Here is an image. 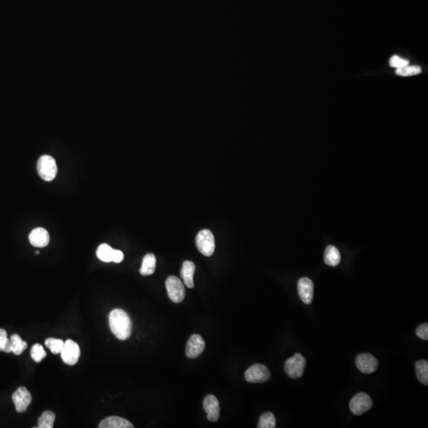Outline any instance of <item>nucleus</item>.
Here are the masks:
<instances>
[{
  "mask_svg": "<svg viewBox=\"0 0 428 428\" xmlns=\"http://www.w3.org/2000/svg\"><path fill=\"white\" fill-rule=\"evenodd\" d=\"M31 355L33 360L36 362H40L46 357V352L44 350V347L39 343H36L35 345L33 346L32 348H31Z\"/></svg>",
  "mask_w": 428,
  "mask_h": 428,
  "instance_id": "a878e982",
  "label": "nucleus"
},
{
  "mask_svg": "<svg viewBox=\"0 0 428 428\" xmlns=\"http://www.w3.org/2000/svg\"><path fill=\"white\" fill-rule=\"evenodd\" d=\"M325 263L330 266H336L339 265L341 261V256L338 248L335 246L329 245L325 250Z\"/></svg>",
  "mask_w": 428,
  "mask_h": 428,
  "instance_id": "a211bd4d",
  "label": "nucleus"
},
{
  "mask_svg": "<svg viewBox=\"0 0 428 428\" xmlns=\"http://www.w3.org/2000/svg\"><path fill=\"white\" fill-rule=\"evenodd\" d=\"M416 373L417 379L425 386L428 385V362L427 360L416 362Z\"/></svg>",
  "mask_w": 428,
  "mask_h": 428,
  "instance_id": "6ab92c4d",
  "label": "nucleus"
},
{
  "mask_svg": "<svg viewBox=\"0 0 428 428\" xmlns=\"http://www.w3.org/2000/svg\"><path fill=\"white\" fill-rule=\"evenodd\" d=\"M113 252L114 249L110 245H108L107 244H102L99 246L96 255L98 258L102 262L110 263L112 262V259H113Z\"/></svg>",
  "mask_w": 428,
  "mask_h": 428,
  "instance_id": "412c9836",
  "label": "nucleus"
},
{
  "mask_svg": "<svg viewBox=\"0 0 428 428\" xmlns=\"http://www.w3.org/2000/svg\"><path fill=\"white\" fill-rule=\"evenodd\" d=\"M99 428H133L130 421L118 416H110L100 423Z\"/></svg>",
  "mask_w": 428,
  "mask_h": 428,
  "instance_id": "2eb2a0df",
  "label": "nucleus"
},
{
  "mask_svg": "<svg viewBox=\"0 0 428 428\" xmlns=\"http://www.w3.org/2000/svg\"><path fill=\"white\" fill-rule=\"evenodd\" d=\"M355 364L362 373L370 374L378 369L379 362L373 355L365 353L358 355L355 359Z\"/></svg>",
  "mask_w": 428,
  "mask_h": 428,
  "instance_id": "1a4fd4ad",
  "label": "nucleus"
},
{
  "mask_svg": "<svg viewBox=\"0 0 428 428\" xmlns=\"http://www.w3.org/2000/svg\"><path fill=\"white\" fill-rule=\"evenodd\" d=\"M271 373L266 365L262 364H255L250 366L245 373L246 381L250 383H263L270 379Z\"/></svg>",
  "mask_w": 428,
  "mask_h": 428,
  "instance_id": "423d86ee",
  "label": "nucleus"
},
{
  "mask_svg": "<svg viewBox=\"0 0 428 428\" xmlns=\"http://www.w3.org/2000/svg\"><path fill=\"white\" fill-rule=\"evenodd\" d=\"M205 343L202 337L198 334L191 335L187 342L186 355L190 359L198 357L205 350Z\"/></svg>",
  "mask_w": 428,
  "mask_h": 428,
  "instance_id": "9b49d317",
  "label": "nucleus"
},
{
  "mask_svg": "<svg viewBox=\"0 0 428 428\" xmlns=\"http://www.w3.org/2000/svg\"><path fill=\"white\" fill-rule=\"evenodd\" d=\"M313 281L309 278H301L297 282V291L300 299L304 304H309L313 302Z\"/></svg>",
  "mask_w": 428,
  "mask_h": 428,
  "instance_id": "f8f14e48",
  "label": "nucleus"
},
{
  "mask_svg": "<svg viewBox=\"0 0 428 428\" xmlns=\"http://www.w3.org/2000/svg\"><path fill=\"white\" fill-rule=\"evenodd\" d=\"M203 408L207 414V419L211 422H217L220 417V404L217 398L213 395L205 396Z\"/></svg>",
  "mask_w": 428,
  "mask_h": 428,
  "instance_id": "ddd939ff",
  "label": "nucleus"
},
{
  "mask_svg": "<svg viewBox=\"0 0 428 428\" xmlns=\"http://www.w3.org/2000/svg\"><path fill=\"white\" fill-rule=\"evenodd\" d=\"M305 365V359L300 354L296 353L293 357L286 360L284 365L285 371L290 378L296 379L302 376Z\"/></svg>",
  "mask_w": 428,
  "mask_h": 428,
  "instance_id": "20e7f679",
  "label": "nucleus"
},
{
  "mask_svg": "<svg viewBox=\"0 0 428 428\" xmlns=\"http://www.w3.org/2000/svg\"><path fill=\"white\" fill-rule=\"evenodd\" d=\"M12 400L17 412L22 413L27 411L29 405L31 404L32 396L31 393L27 390V388L21 386L14 392Z\"/></svg>",
  "mask_w": 428,
  "mask_h": 428,
  "instance_id": "9d476101",
  "label": "nucleus"
},
{
  "mask_svg": "<svg viewBox=\"0 0 428 428\" xmlns=\"http://www.w3.org/2000/svg\"><path fill=\"white\" fill-rule=\"evenodd\" d=\"M31 244L36 248H45L49 244V234L43 228H37L31 231L29 235Z\"/></svg>",
  "mask_w": 428,
  "mask_h": 428,
  "instance_id": "4468645a",
  "label": "nucleus"
},
{
  "mask_svg": "<svg viewBox=\"0 0 428 428\" xmlns=\"http://www.w3.org/2000/svg\"><path fill=\"white\" fill-rule=\"evenodd\" d=\"M390 65L392 67L395 68H400V67H404L407 65H409V61L404 59L399 56H393L390 60Z\"/></svg>",
  "mask_w": 428,
  "mask_h": 428,
  "instance_id": "cd10ccee",
  "label": "nucleus"
},
{
  "mask_svg": "<svg viewBox=\"0 0 428 428\" xmlns=\"http://www.w3.org/2000/svg\"><path fill=\"white\" fill-rule=\"evenodd\" d=\"M372 406H373V401L371 398L365 393H359L356 394L351 399L349 404L350 410L355 416H361L364 414L372 408Z\"/></svg>",
  "mask_w": 428,
  "mask_h": 428,
  "instance_id": "0eeeda50",
  "label": "nucleus"
},
{
  "mask_svg": "<svg viewBox=\"0 0 428 428\" xmlns=\"http://www.w3.org/2000/svg\"><path fill=\"white\" fill-rule=\"evenodd\" d=\"M422 68L420 66H410L409 65L400 68H396V74L400 76H412L421 73Z\"/></svg>",
  "mask_w": 428,
  "mask_h": 428,
  "instance_id": "393cba45",
  "label": "nucleus"
},
{
  "mask_svg": "<svg viewBox=\"0 0 428 428\" xmlns=\"http://www.w3.org/2000/svg\"><path fill=\"white\" fill-rule=\"evenodd\" d=\"M276 427V419L272 412H265L260 416L259 428H274Z\"/></svg>",
  "mask_w": 428,
  "mask_h": 428,
  "instance_id": "5701e85b",
  "label": "nucleus"
},
{
  "mask_svg": "<svg viewBox=\"0 0 428 428\" xmlns=\"http://www.w3.org/2000/svg\"><path fill=\"white\" fill-rule=\"evenodd\" d=\"M10 342L11 352H13L14 355H21L28 347L27 342L23 341V339H21V337L17 334H14L10 336Z\"/></svg>",
  "mask_w": 428,
  "mask_h": 428,
  "instance_id": "aec40b11",
  "label": "nucleus"
},
{
  "mask_svg": "<svg viewBox=\"0 0 428 428\" xmlns=\"http://www.w3.org/2000/svg\"><path fill=\"white\" fill-rule=\"evenodd\" d=\"M45 343V346L49 347L51 352L54 355L61 354V351L63 349L64 345H65V342L62 339H54V338L47 339Z\"/></svg>",
  "mask_w": 428,
  "mask_h": 428,
  "instance_id": "b1692460",
  "label": "nucleus"
},
{
  "mask_svg": "<svg viewBox=\"0 0 428 428\" xmlns=\"http://www.w3.org/2000/svg\"><path fill=\"white\" fill-rule=\"evenodd\" d=\"M195 272V265L191 261H185L183 267L181 269V277L183 278V283L188 288L192 289L195 286L194 274Z\"/></svg>",
  "mask_w": 428,
  "mask_h": 428,
  "instance_id": "dca6fc26",
  "label": "nucleus"
},
{
  "mask_svg": "<svg viewBox=\"0 0 428 428\" xmlns=\"http://www.w3.org/2000/svg\"><path fill=\"white\" fill-rule=\"evenodd\" d=\"M157 266V259L154 254L148 253L143 259L140 273L143 276H148L153 274Z\"/></svg>",
  "mask_w": 428,
  "mask_h": 428,
  "instance_id": "f3484780",
  "label": "nucleus"
},
{
  "mask_svg": "<svg viewBox=\"0 0 428 428\" xmlns=\"http://www.w3.org/2000/svg\"><path fill=\"white\" fill-rule=\"evenodd\" d=\"M166 288L169 298L174 303L179 304L185 298L186 291L183 282L175 276H170L166 280Z\"/></svg>",
  "mask_w": 428,
  "mask_h": 428,
  "instance_id": "39448f33",
  "label": "nucleus"
},
{
  "mask_svg": "<svg viewBox=\"0 0 428 428\" xmlns=\"http://www.w3.org/2000/svg\"><path fill=\"white\" fill-rule=\"evenodd\" d=\"M196 245L203 256H211L215 251V239L212 231L209 230L199 231L196 237Z\"/></svg>",
  "mask_w": 428,
  "mask_h": 428,
  "instance_id": "7ed1b4c3",
  "label": "nucleus"
},
{
  "mask_svg": "<svg viewBox=\"0 0 428 428\" xmlns=\"http://www.w3.org/2000/svg\"><path fill=\"white\" fill-rule=\"evenodd\" d=\"M36 254H37V255H39V252H36Z\"/></svg>",
  "mask_w": 428,
  "mask_h": 428,
  "instance_id": "7c9ffc66",
  "label": "nucleus"
},
{
  "mask_svg": "<svg viewBox=\"0 0 428 428\" xmlns=\"http://www.w3.org/2000/svg\"><path fill=\"white\" fill-rule=\"evenodd\" d=\"M109 324L112 332L120 340H126L132 333V321L124 310L120 309L111 311Z\"/></svg>",
  "mask_w": 428,
  "mask_h": 428,
  "instance_id": "f257e3e1",
  "label": "nucleus"
},
{
  "mask_svg": "<svg viewBox=\"0 0 428 428\" xmlns=\"http://www.w3.org/2000/svg\"><path fill=\"white\" fill-rule=\"evenodd\" d=\"M61 355L65 363L69 365H75L77 363L80 356V348L75 341L67 339L65 342Z\"/></svg>",
  "mask_w": 428,
  "mask_h": 428,
  "instance_id": "6e6552de",
  "label": "nucleus"
},
{
  "mask_svg": "<svg viewBox=\"0 0 428 428\" xmlns=\"http://www.w3.org/2000/svg\"><path fill=\"white\" fill-rule=\"evenodd\" d=\"M0 351L6 353L11 352L10 339L7 338V333L4 329H0Z\"/></svg>",
  "mask_w": 428,
  "mask_h": 428,
  "instance_id": "bb28decb",
  "label": "nucleus"
},
{
  "mask_svg": "<svg viewBox=\"0 0 428 428\" xmlns=\"http://www.w3.org/2000/svg\"><path fill=\"white\" fill-rule=\"evenodd\" d=\"M37 169L39 176L46 182L53 181L57 176V165L55 159L48 155L39 158Z\"/></svg>",
  "mask_w": 428,
  "mask_h": 428,
  "instance_id": "f03ea898",
  "label": "nucleus"
},
{
  "mask_svg": "<svg viewBox=\"0 0 428 428\" xmlns=\"http://www.w3.org/2000/svg\"><path fill=\"white\" fill-rule=\"evenodd\" d=\"M124 260V254L123 252H121L119 250H114V252H113V259H112V262L116 263H122Z\"/></svg>",
  "mask_w": 428,
  "mask_h": 428,
  "instance_id": "c756f323",
  "label": "nucleus"
},
{
  "mask_svg": "<svg viewBox=\"0 0 428 428\" xmlns=\"http://www.w3.org/2000/svg\"><path fill=\"white\" fill-rule=\"evenodd\" d=\"M416 335L420 338V339H423V340H428V323H425V324H423V325H420L417 329H416Z\"/></svg>",
  "mask_w": 428,
  "mask_h": 428,
  "instance_id": "c85d7f7f",
  "label": "nucleus"
},
{
  "mask_svg": "<svg viewBox=\"0 0 428 428\" xmlns=\"http://www.w3.org/2000/svg\"><path fill=\"white\" fill-rule=\"evenodd\" d=\"M56 415L51 411H45L43 412L41 417L38 420L39 428H53L54 421H55Z\"/></svg>",
  "mask_w": 428,
  "mask_h": 428,
  "instance_id": "4be33fe9",
  "label": "nucleus"
}]
</instances>
